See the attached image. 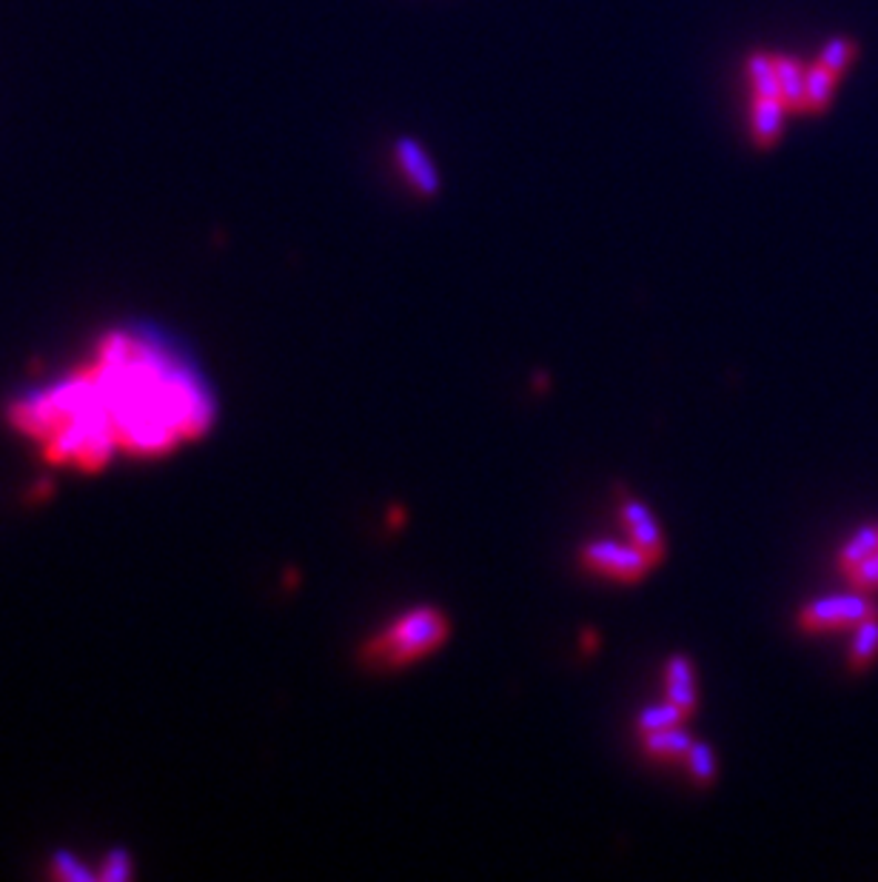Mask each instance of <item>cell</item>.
<instances>
[{
    "label": "cell",
    "instance_id": "obj_1",
    "mask_svg": "<svg viewBox=\"0 0 878 882\" xmlns=\"http://www.w3.org/2000/svg\"><path fill=\"white\" fill-rule=\"evenodd\" d=\"M448 640V620L433 609H414L366 642L363 660L377 669H399L431 655Z\"/></svg>",
    "mask_w": 878,
    "mask_h": 882
},
{
    "label": "cell",
    "instance_id": "obj_2",
    "mask_svg": "<svg viewBox=\"0 0 878 882\" xmlns=\"http://www.w3.org/2000/svg\"><path fill=\"white\" fill-rule=\"evenodd\" d=\"M582 566L591 568L593 575H602L616 582H636L647 575L653 566L651 557L633 543L596 540L582 548Z\"/></svg>",
    "mask_w": 878,
    "mask_h": 882
},
{
    "label": "cell",
    "instance_id": "obj_3",
    "mask_svg": "<svg viewBox=\"0 0 878 882\" xmlns=\"http://www.w3.org/2000/svg\"><path fill=\"white\" fill-rule=\"evenodd\" d=\"M876 617V609L861 595H833L810 602L798 615V626L813 635L821 631H845L856 629L858 622Z\"/></svg>",
    "mask_w": 878,
    "mask_h": 882
},
{
    "label": "cell",
    "instance_id": "obj_4",
    "mask_svg": "<svg viewBox=\"0 0 878 882\" xmlns=\"http://www.w3.org/2000/svg\"><path fill=\"white\" fill-rule=\"evenodd\" d=\"M394 163L399 166L402 178H406L408 186L419 194V197H433V194L442 189V181H439V172L433 166V161L428 158L426 146L414 138H399L394 143Z\"/></svg>",
    "mask_w": 878,
    "mask_h": 882
},
{
    "label": "cell",
    "instance_id": "obj_5",
    "mask_svg": "<svg viewBox=\"0 0 878 882\" xmlns=\"http://www.w3.org/2000/svg\"><path fill=\"white\" fill-rule=\"evenodd\" d=\"M619 517H622V526H625L633 546L642 548L651 557V562H658L665 557V540H662V531H658V523L651 515V508L642 506L633 497H625L622 506H619Z\"/></svg>",
    "mask_w": 878,
    "mask_h": 882
},
{
    "label": "cell",
    "instance_id": "obj_6",
    "mask_svg": "<svg viewBox=\"0 0 878 882\" xmlns=\"http://www.w3.org/2000/svg\"><path fill=\"white\" fill-rule=\"evenodd\" d=\"M787 107L782 98H753L751 107V134L758 149L776 146L785 129Z\"/></svg>",
    "mask_w": 878,
    "mask_h": 882
},
{
    "label": "cell",
    "instance_id": "obj_7",
    "mask_svg": "<svg viewBox=\"0 0 878 882\" xmlns=\"http://www.w3.org/2000/svg\"><path fill=\"white\" fill-rule=\"evenodd\" d=\"M665 691L667 700L676 702L687 717L693 714V709H696V677H693V666L687 657H671V662L665 666Z\"/></svg>",
    "mask_w": 878,
    "mask_h": 882
},
{
    "label": "cell",
    "instance_id": "obj_8",
    "mask_svg": "<svg viewBox=\"0 0 878 882\" xmlns=\"http://www.w3.org/2000/svg\"><path fill=\"white\" fill-rule=\"evenodd\" d=\"M776 61V78H778V92L785 101L787 112H805V78L807 69L787 54H773Z\"/></svg>",
    "mask_w": 878,
    "mask_h": 882
},
{
    "label": "cell",
    "instance_id": "obj_9",
    "mask_svg": "<svg viewBox=\"0 0 878 882\" xmlns=\"http://www.w3.org/2000/svg\"><path fill=\"white\" fill-rule=\"evenodd\" d=\"M836 81L838 74L833 69L821 67V63H813L807 67V78H805V112L818 114L825 112L833 101V92H836Z\"/></svg>",
    "mask_w": 878,
    "mask_h": 882
},
{
    "label": "cell",
    "instance_id": "obj_10",
    "mask_svg": "<svg viewBox=\"0 0 878 882\" xmlns=\"http://www.w3.org/2000/svg\"><path fill=\"white\" fill-rule=\"evenodd\" d=\"M645 740V751L656 760H682L691 751L693 740L685 734L682 726H673V729L665 731H653V734L642 737Z\"/></svg>",
    "mask_w": 878,
    "mask_h": 882
},
{
    "label": "cell",
    "instance_id": "obj_11",
    "mask_svg": "<svg viewBox=\"0 0 878 882\" xmlns=\"http://www.w3.org/2000/svg\"><path fill=\"white\" fill-rule=\"evenodd\" d=\"M747 81H751L753 87V98H782L773 54L753 52L751 58H747Z\"/></svg>",
    "mask_w": 878,
    "mask_h": 882
},
{
    "label": "cell",
    "instance_id": "obj_12",
    "mask_svg": "<svg viewBox=\"0 0 878 882\" xmlns=\"http://www.w3.org/2000/svg\"><path fill=\"white\" fill-rule=\"evenodd\" d=\"M878 657V615L870 620L858 622L856 635L850 642V669H867Z\"/></svg>",
    "mask_w": 878,
    "mask_h": 882
},
{
    "label": "cell",
    "instance_id": "obj_13",
    "mask_svg": "<svg viewBox=\"0 0 878 882\" xmlns=\"http://www.w3.org/2000/svg\"><path fill=\"white\" fill-rule=\"evenodd\" d=\"M687 720V714L682 709H678L676 702L665 700L658 702V706H651V709H645L642 714H639L636 720V729L639 734H653V731H665V729H673V726H682V722Z\"/></svg>",
    "mask_w": 878,
    "mask_h": 882
},
{
    "label": "cell",
    "instance_id": "obj_14",
    "mask_svg": "<svg viewBox=\"0 0 878 882\" xmlns=\"http://www.w3.org/2000/svg\"><path fill=\"white\" fill-rule=\"evenodd\" d=\"M872 551H878V528H858L856 535L845 543V548L838 551V566H841V571H847V568L865 560V557H870Z\"/></svg>",
    "mask_w": 878,
    "mask_h": 882
},
{
    "label": "cell",
    "instance_id": "obj_15",
    "mask_svg": "<svg viewBox=\"0 0 878 882\" xmlns=\"http://www.w3.org/2000/svg\"><path fill=\"white\" fill-rule=\"evenodd\" d=\"M856 52H858L856 41H850V38L841 34V38H833V41L825 43V49L818 52L816 61L821 63V67L833 69L836 74H841L853 61H856Z\"/></svg>",
    "mask_w": 878,
    "mask_h": 882
},
{
    "label": "cell",
    "instance_id": "obj_16",
    "mask_svg": "<svg viewBox=\"0 0 878 882\" xmlns=\"http://www.w3.org/2000/svg\"><path fill=\"white\" fill-rule=\"evenodd\" d=\"M687 769H691V777L698 785L713 782V777H716V754L711 751V746L693 742L691 751H687Z\"/></svg>",
    "mask_w": 878,
    "mask_h": 882
},
{
    "label": "cell",
    "instance_id": "obj_17",
    "mask_svg": "<svg viewBox=\"0 0 878 882\" xmlns=\"http://www.w3.org/2000/svg\"><path fill=\"white\" fill-rule=\"evenodd\" d=\"M847 580L858 588H878V551H872L870 557H865L861 562H856L853 568L845 571Z\"/></svg>",
    "mask_w": 878,
    "mask_h": 882
},
{
    "label": "cell",
    "instance_id": "obj_18",
    "mask_svg": "<svg viewBox=\"0 0 878 882\" xmlns=\"http://www.w3.org/2000/svg\"><path fill=\"white\" fill-rule=\"evenodd\" d=\"M52 874L60 876V880H94V874H89V871L83 869V865H78L72 856H58V869H54Z\"/></svg>",
    "mask_w": 878,
    "mask_h": 882
},
{
    "label": "cell",
    "instance_id": "obj_19",
    "mask_svg": "<svg viewBox=\"0 0 878 882\" xmlns=\"http://www.w3.org/2000/svg\"><path fill=\"white\" fill-rule=\"evenodd\" d=\"M103 880H126L129 876V860L126 854H112L109 856V869L103 871Z\"/></svg>",
    "mask_w": 878,
    "mask_h": 882
}]
</instances>
